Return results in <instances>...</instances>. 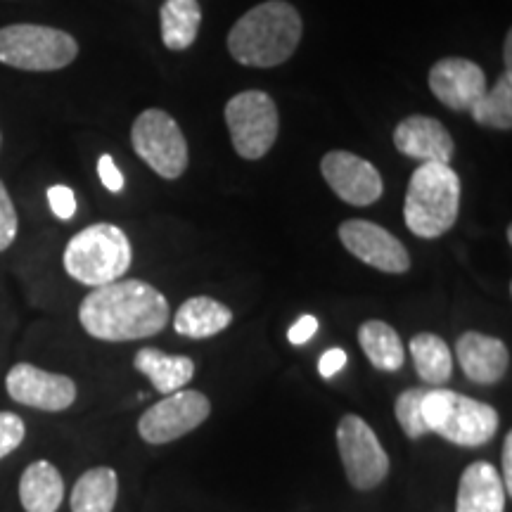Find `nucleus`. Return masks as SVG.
I'll use <instances>...</instances> for the list:
<instances>
[{
  "mask_svg": "<svg viewBox=\"0 0 512 512\" xmlns=\"http://www.w3.org/2000/svg\"><path fill=\"white\" fill-rule=\"evenodd\" d=\"M79 323L102 342H133L155 337L169 323V302L143 280H114L93 287L79 306Z\"/></svg>",
  "mask_w": 512,
  "mask_h": 512,
  "instance_id": "1",
  "label": "nucleus"
},
{
  "mask_svg": "<svg viewBox=\"0 0 512 512\" xmlns=\"http://www.w3.org/2000/svg\"><path fill=\"white\" fill-rule=\"evenodd\" d=\"M302 41V17L285 0H266L245 12L228 34V50L245 67L271 69L290 60Z\"/></svg>",
  "mask_w": 512,
  "mask_h": 512,
  "instance_id": "2",
  "label": "nucleus"
},
{
  "mask_svg": "<svg viewBox=\"0 0 512 512\" xmlns=\"http://www.w3.org/2000/svg\"><path fill=\"white\" fill-rule=\"evenodd\" d=\"M463 185L448 164H420L413 171L403 204V221L422 240H434L456 226Z\"/></svg>",
  "mask_w": 512,
  "mask_h": 512,
  "instance_id": "3",
  "label": "nucleus"
},
{
  "mask_svg": "<svg viewBox=\"0 0 512 512\" xmlns=\"http://www.w3.org/2000/svg\"><path fill=\"white\" fill-rule=\"evenodd\" d=\"M133 249L126 233L114 223H93L67 242L64 271L76 283L100 287L121 280L131 268Z\"/></svg>",
  "mask_w": 512,
  "mask_h": 512,
  "instance_id": "4",
  "label": "nucleus"
},
{
  "mask_svg": "<svg viewBox=\"0 0 512 512\" xmlns=\"http://www.w3.org/2000/svg\"><path fill=\"white\" fill-rule=\"evenodd\" d=\"M422 418L427 432L463 448L489 444L498 432V411L494 406L446 387L427 389L422 396Z\"/></svg>",
  "mask_w": 512,
  "mask_h": 512,
  "instance_id": "5",
  "label": "nucleus"
},
{
  "mask_svg": "<svg viewBox=\"0 0 512 512\" xmlns=\"http://www.w3.org/2000/svg\"><path fill=\"white\" fill-rule=\"evenodd\" d=\"M79 55V43L62 29L10 24L0 29V62L24 72H57Z\"/></svg>",
  "mask_w": 512,
  "mask_h": 512,
  "instance_id": "6",
  "label": "nucleus"
},
{
  "mask_svg": "<svg viewBox=\"0 0 512 512\" xmlns=\"http://www.w3.org/2000/svg\"><path fill=\"white\" fill-rule=\"evenodd\" d=\"M131 143L136 155L166 181H174L188 169V143L169 112L145 110L140 114L133 121Z\"/></svg>",
  "mask_w": 512,
  "mask_h": 512,
  "instance_id": "7",
  "label": "nucleus"
},
{
  "mask_svg": "<svg viewBox=\"0 0 512 512\" xmlns=\"http://www.w3.org/2000/svg\"><path fill=\"white\" fill-rule=\"evenodd\" d=\"M226 124L235 152L252 162L268 155L278 138V110L271 95L264 91H245L230 98Z\"/></svg>",
  "mask_w": 512,
  "mask_h": 512,
  "instance_id": "8",
  "label": "nucleus"
},
{
  "mask_svg": "<svg viewBox=\"0 0 512 512\" xmlns=\"http://www.w3.org/2000/svg\"><path fill=\"white\" fill-rule=\"evenodd\" d=\"M337 448L342 458L349 484L358 491H370L380 486L389 475V453L370 430V425L358 415L349 413L337 425Z\"/></svg>",
  "mask_w": 512,
  "mask_h": 512,
  "instance_id": "9",
  "label": "nucleus"
},
{
  "mask_svg": "<svg viewBox=\"0 0 512 512\" xmlns=\"http://www.w3.org/2000/svg\"><path fill=\"white\" fill-rule=\"evenodd\" d=\"M211 413V401L195 389H181L157 401L140 415L138 434L147 444H171L202 425Z\"/></svg>",
  "mask_w": 512,
  "mask_h": 512,
  "instance_id": "10",
  "label": "nucleus"
},
{
  "mask_svg": "<svg viewBox=\"0 0 512 512\" xmlns=\"http://www.w3.org/2000/svg\"><path fill=\"white\" fill-rule=\"evenodd\" d=\"M5 392L12 401L46 413H62L74 406L79 389L72 377L50 373L31 363H17L5 377Z\"/></svg>",
  "mask_w": 512,
  "mask_h": 512,
  "instance_id": "11",
  "label": "nucleus"
},
{
  "mask_svg": "<svg viewBox=\"0 0 512 512\" xmlns=\"http://www.w3.org/2000/svg\"><path fill=\"white\" fill-rule=\"evenodd\" d=\"M339 240L358 261L377 268L382 273H406L411 268V256L403 242L387 228L373 221L351 219L339 226Z\"/></svg>",
  "mask_w": 512,
  "mask_h": 512,
  "instance_id": "12",
  "label": "nucleus"
},
{
  "mask_svg": "<svg viewBox=\"0 0 512 512\" xmlns=\"http://www.w3.org/2000/svg\"><path fill=\"white\" fill-rule=\"evenodd\" d=\"M325 183L351 207H370L382 197L384 183L380 171L368 159L347 150L328 152L320 162Z\"/></svg>",
  "mask_w": 512,
  "mask_h": 512,
  "instance_id": "13",
  "label": "nucleus"
},
{
  "mask_svg": "<svg viewBox=\"0 0 512 512\" xmlns=\"http://www.w3.org/2000/svg\"><path fill=\"white\" fill-rule=\"evenodd\" d=\"M430 88L434 98L448 110L470 112V107L486 93V74L477 62L446 57L432 67Z\"/></svg>",
  "mask_w": 512,
  "mask_h": 512,
  "instance_id": "14",
  "label": "nucleus"
},
{
  "mask_svg": "<svg viewBox=\"0 0 512 512\" xmlns=\"http://www.w3.org/2000/svg\"><path fill=\"white\" fill-rule=\"evenodd\" d=\"M394 145L401 155L418 159L422 164H451L456 155V143L446 126L439 119L422 114H413L396 126Z\"/></svg>",
  "mask_w": 512,
  "mask_h": 512,
  "instance_id": "15",
  "label": "nucleus"
},
{
  "mask_svg": "<svg viewBox=\"0 0 512 512\" xmlns=\"http://www.w3.org/2000/svg\"><path fill=\"white\" fill-rule=\"evenodd\" d=\"M456 356L463 373L472 382L496 384L510 370V351L498 337L484 332H465L456 342Z\"/></svg>",
  "mask_w": 512,
  "mask_h": 512,
  "instance_id": "16",
  "label": "nucleus"
},
{
  "mask_svg": "<svg viewBox=\"0 0 512 512\" xmlns=\"http://www.w3.org/2000/svg\"><path fill=\"white\" fill-rule=\"evenodd\" d=\"M505 486L501 472L486 460L467 465L460 475L456 512H505Z\"/></svg>",
  "mask_w": 512,
  "mask_h": 512,
  "instance_id": "17",
  "label": "nucleus"
},
{
  "mask_svg": "<svg viewBox=\"0 0 512 512\" xmlns=\"http://www.w3.org/2000/svg\"><path fill=\"white\" fill-rule=\"evenodd\" d=\"M64 501L62 472L50 460H34L19 477L24 512H57Z\"/></svg>",
  "mask_w": 512,
  "mask_h": 512,
  "instance_id": "18",
  "label": "nucleus"
},
{
  "mask_svg": "<svg viewBox=\"0 0 512 512\" xmlns=\"http://www.w3.org/2000/svg\"><path fill=\"white\" fill-rule=\"evenodd\" d=\"M138 373H143L159 394H174L195 377V361L190 356H171L155 347H145L133 361Z\"/></svg>",
  "mask_w": 512,
  "mask_h": 512,
  "instance_id": "19",
  "label": "nucleus"
},
{
  "mask_svg": "<svg viewBox=\"0 0 512 512\" xmlns=\"http://www.w3.org/2000/svg\"><path fill=\"white\" fill-rule=\"evenodd\" d=\"M233 323V311L211 297H192L176 311L174 330L181 337L207 339L219 335Z\"/></svg>",
  "mask_w": 512,
  "mask_h": 512,
  "instance_id": "20",
  "label": "nucleus"
},
{
  "mask_svg": "<svg viewBox=\"0 0 512 512\" xmlns=\"http://www.w3.org/2000/svg\"><path fill=\"white\" fill-rule=\"evenodd\" d=\"M119 498V475L112 467H93L76 479L69 505L72 512H112Z\"/></svg>",
  "mask_w": 512,
  "mask_h": 512,
  "instance_id": "21",
  "label": "nucleus"
},
{
  "mask_svg": "<svg viewBox=\"0 0 512 512\" xmlns=\"http://www.w3.org/2000/svg\"><path fill=\"white\" fill-rule=\"evenodd\" d=\"M358 344L368 361L382 373H396L406 363V349L399 332L384 320H366L358 328Z\"/></svg>",
  "mask_w": 512,
  "mask_h": 512,
  "instance_id": "22",
  "label": "nucleus"
},
{
  "mask_svg": "<svg viewBox=\"0 0 512 512\" xmlns=\"http://www.w3.org/2000/svg\"><path fill=\"white\" fill-rule=\"evenodd\" d=\"M202 10L197 0H166L159 10L162 41L169 50H188L197 41Z\"/></svg>",
  "mask_w": 512,
  "mask_h": 512,
  "instance_id": "23",
  "label": "nucleus"
},
{
  "mask_svg": "<svg viewBox=\"0 0 512 512\" xmlns=\"http://www.w3.org/2000/svg\"><path fill=\"white\" fill-rule=\"evenodd\" d=\"M413 356L415 373L425 384L432 387H444L453 375V356L448 344L434 332H420L408 344Z\"/></svg>",
  "mask_w": 512,
  "mask_h": 512,
  "instance_id": "24",
  "label": "nucleus"
},
{
  "mask_svg": "<svg viewBox=\"0 0 512 512\" xmlns=\"http://www.w3.org/2000/svg\"><path fill=\"white\" fill-rule=\"evenodd\" d=\"M472 119L479 126L498 128V131H510L512 126V72L505 69V74L496 81L491 91H486L475 105L470 107Z\"/></svg>",
  "mask_w": 512,
  "mask_h": 512,
  "instance_id": "25",
  "label": "nucleus"
},
{
  "mask_svg": "<svg viewBox=\"0 0 512 512\" xmlns=\"http://www.w3.org/2000/svg\"><path fill=\"white\" fill-rule=\"evenodd\" d=\"M425 392L427 389L422 387H411L401 392L394 403L396 420H399L401 430L408 439H420L427 434L425 418H422V396H425Z\"/></svg>",
  "mask_w": 512,
  "mask_h": 512,
  "instance_id": "26",
  "label": "nucleus"
},
{
  "mask_svg": "<svg viewBox=\"0 0 512 512\" xmlns=\"http://www.w3.org/2000/svg\"><path fill=\"white\" fill-rule=\"evenodd\" d=\"M24 439H27V425L22 415L0 411V460L15 453Z\"/></svg>",
  "mask_w": 512,
  "mask_h": 512,
  "instance_id": "27",
  "label": "nucleus"
},
{
  "mask_svg": "<svg viewBox=\"0 0 512 512\" xmlns=\"http://www.w3.org/2000/svg\"><path fill=\"white\" fill-rule=\"evenodd\" d=\"M17 228H19V219H17V209L12 204V197L5 183L0 181V252H5L12 242L17 238Z\"/></svg>",
  "mask_w": 512,
  "mask_h": 512,
  "instance_id": "28",
  "label": "nucleus"
},
{
  "mask_svg": "<svg viewBox=\"0 0 512 512\" xmlns=\"http://www.w3.org/2000/svg\"><path fill=\"white\" fill-rule=\"evenodd\" d=\"M48 204L60 221L74 219L76 195L72 188H67V185H53V188H48Z\"/></svg>",
  "mask_w": 512,
  "mask_h": 512,
  "instance_id": "29",
  "label": "nucleus"
},
{
  "mask_svg": "<svg viewBox=\"0 0 512 512\" xmlns=\"http://www.w3.org/2000/svg\"><path fill=\"white\" fill-rule=\"evenodd\" d=\"M98 176L102 185H105L110 192H121L124 190V176H121L119 166L114 164L112 155H102L98 159Z\"/></svg>",
  "mask_w": 512,
  "mask_h": 512,
  "instance_id": "30",
  "label": "nucleus"
},
{
  "mask_svg": "<svg viewBox=\"0 0 512 512\" xmlns=\"http://www.w3.org/2000/svg\"><path fill=\"white\" fill-rule=\"evenodd\" d=\"M347 351L344 349H328L318 361V373L325 377V380H332L339 370L347 366Z\"/></svg>",
  "mask_w": 512,
  "mask_h": 512,
  "instance_id": "31",
  "label": "nucleus"
},
{
  "mask_svg": "<svg viewBox=\"0 0 512 512\" xmlns=\"http://www.w3.org/2000/svg\"><path fill=\"white\" fill-rule=\"evenodd\" d=\"M318 332V320H316V316H302L297 320V323L292 325L290 328V332H287V339H290L292 344H306L309 342V339L316 335Z\"/></svg>",
  "mask_w": 512,
  "mask_h": 512,
  "instance_id": "32",
  "label": "nucleus"
},
{
  "mask_svg": "<svg viewBox=\"0 0 512 512\" xmlns=\"http://www.w3.org/2000/svg\"><path fill=\"white\" fill-rule=\"evenodd\" d=\"M501 463H503V486L505 494H512V434L508 432L503 439V453H501Z\"/></svg>",
  "mask_w": 512,
  "mask_h": 512,
  "instance_id": "33",
  "label": "nucleus"
},
{
  "mask_svg": "<svg viewBox=\"0 0 512 512\" xmlns=\"http://www.w3.org/2000/svg\"><path fill=\"white\" fill-rule=\"evenodd\" d=\"M503 55H505V67L510 69V64H512V34H510V31H508V36H505Z\"/></svg>",
  "mask_w": 512,
  "mask_h": 512,
  "instance_id": "34",
  "label": "nucleus"
},
{
  "mask_svg": "<svg viewBox=\"0 0 512 512\" xmlns=\"http://www.w3.org/2000/svg\"><path fill=\"white\" fill-rule=\"evenodd\" d=\"M0 143H3V138H0Z\"/></svg>",
  "mask_w": 512,
  "mask_h": 512,
  "instance_id": "35",
  "label": "nucleus"
}]
</instances>
